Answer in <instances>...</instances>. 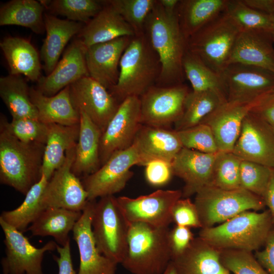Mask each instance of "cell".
Returning <instances> with one entry per match:
<instances>
[{
	"instance_id": "obj_51",
	"label": "cell",
	"mask_w": 274,
	"mask_h": 274,
	"mask_svg": "<svg viewBox=\"0 0 274 274\" xmlns=\"http://www.w3.org/2000/svg\"><path fill=\"white\" fill-rule=\"evenodd\" d=\"M264 248L257 251L255 257L269 273L274 274V227L270 229L264 244Z\"/></svg>"
},
{
	"instance_id": "obj_29",
	"label": "cell",
	"mask_w": 274,
	"mask_h": 274,
	"mask_svg": "<svg viewBox=\"0 0 274 274\" xmlns=\"http://www.w3.org/2000/svg\"><path fill=\"white\" fill-rule=\"evenodd\" d=\"M30 97L38 111V119L45 124L73 125L79 123L80 114L74 107L68 86L52 96L30 87Z\"/></svg>"
},
{
	"instance_id": "obj_2",
	"label": "cell",
	"mask_w": 274,
	"mask_h": 274,
	"mask_svg": "<svg viewBox=\"0 0 274 274\" xmlns=\"http://www.w3.org/2000/svg\"><path fill=\"white\" fill-rule=\"evenodd\" d=\"M161 70L158 55L145 32L135 36L121 58L117 83L109 91L120 102L129 96L140 97L157 84Z\"/></svg>"
},
{
	"instance_id": "obj_32",
	"label": "cell",
	"mask_w": 274,
	"mask_h": 274,
	"mask_svg": "<svg viewBox=\"0 0 274 274\" xmlns=\"http://www.w3.org/2000/svg\"><path fill=\"white\" fill-rule=\"evenodd\" d=\"M79 129V123L73 125L49 124L41 168V174L48 180L63 162L66 152L76 146Z\"/></svg>"
},
{
	"instance_id": "obj_6",
	"label": "cell",
	"mask_w": 274,
	"mask_h": 274,
	"mask_svg": "<svg viewBox=\"0 0 274 274\" xmlns=\"http://www.w3.org/2000/svg\"><path fill=\"white\" fill-rule=\"evenodd\" d=\"M241 29L225 11L187 40V50L219 75L229 65Z\"/></svg>"
},
{
	"instance_id": "obj_48",
	"label": "cell",
	"mask_w": 274,
	"mask_h": 274,
	"mask_svg": "<svg viewBox=\"0 0 274 274\" xmlns=\"http://www.w3.org/2000/svg\"><path fill=\"white\" fill-rule=\"evenodd\" d=\"M145 175L147 181L154 186L167 184L173 175L172 163L160 159L149 161L145 165Z\"/></svg>"
},
{
	"instance_id": "obj_33",
	"label": "cell",
	"mask_w": 274,
	"mask_h": 274,
	"mask_svg": "<svg viewBox=\"0 0 274 274\" xmlns=\"http://www.w3.org/2000/svg\"><path fill=\"white\" fill-rule=\"evenodd\" d=\"M82 212L60 208H47L30 225L29 230L33 236H52L61 246L70 239L69 233L80 218Z\"/></svg>"
},
{
	"instance_id": "obj_8",
	"label": "cell",
	"mask_w": 274,
	"mask_h": 274,
	"mask_svg": "<svg viewBox=\"0 0 274 274\" xmlns=\"http://www.w3.org/2000/svg\"><path fill=\"white\" fill-rule=\"evenodd\" d=\"M92 228L100 253L121 264L127 251L129 223L114 195L100 198L95 202Z\"/></svg>"
},
{
	"instance_id": "obj_26",
	"label": "cell",
	"mask_w": 274,
	"mask_h": 274,
	"mask_svg": "<svg viewBox=\"0 0 274 274\" xmlns=\"http://www.w3.org/2000/svg\"><path fill=\"white\" fill-rule=\"evenodd\" d=\"M220 253V250L198 237L172 262L177 274H229L221 262Z\"/></svg>"
},
{
	"instance_id": "obj_27",
	"label": "cell",
	"mask_w": 274,
	"mask_h": 274,
	"mask_svg": "<svg viewBox=\"0 0 274 274\" xmlns=\"http://www.w3.org/2000/svg\"><path fill=\"white\" fill-rule=\"evenodd\" d=\"M46 36L41 50V58L47 75L54 70L64 48L71 39L78 35L83 23L59 19L51 14L44 13Z\"/></svg>"
},
{
	"instance_id": "obj_46",
	"label": "cell",
	"mask_w": 274,
	"mask_h": 274,
	"mask_svg": "<svg viewBox=\"0 0 274 274\" xmlns=\"http://www.w3.org/2000/svg\"><path fill=\"white\" fill-rule=\"evenodd\" d=\"M176 131L184 148L207 153L219 152L214 134L207 124L199 123Z\"/></svg>"
},
{
	"instance_id": "obj_57",
	"label": "cell",
	"mask_w": 274,
	"mask_h": 274,
	"mask_svg": "<svg viewBox=\"0 0 274 274\" xmlns=\"http://www.w3.org/2000/svg\"><path fill=\"white\" fill-rule=\"evenodd\" d=\"M271 17L270 35L274 43V12L270 14Z\"/></svg>"
},
{
	"instance_id": "obj_41",
	"label": "cell",
	"mask_w": 274,
	"mask_h": 274,
	"mask_svg": "<svg viewBox=\"0 0 274 274\" xmlns=\"http://www.w3.org/2000/svg\"><path fill=\"white\" fill-rule=\"evenodd\" d=\"M0 125L19 141L27 144H46L49 124L38 119L31 118L12 119L9 122L1 115Z\"/></svg>"
},
{
	"instance_id": "obj_19",
	"label": "cell",
	"mask_w": 274,
	"mask_h": 274,
	"mask_svg": "<svg viewBox=\"0 0 274 274\" xmlns=\"http://www.w3.org/2000/svg\"><path fill=\"white\" fill-rule=\"evenodd\" d=\"M95 201H88L73 230L80 256L78 274H116L117 264L100 253L92 228Z\"/></svg>"
},
{
	"instance_id": "obj_25",
	"label": "cell",
	"mask_w": 274,
	"mask_h": 274,
	"mask_svg": "<svg viewBox=\"0 0 274 274\" xmlns=\"http://www.w3.org/2000/svg\"><path fill=\"white\" fill-rule=\"evenodd\" d=\"M103 2L102 9L84 24L78 35V38L86 48L120 37L135 36L132 28L115 9L107 1Z\"/></svg>"
},
{
	"instance_id": "obj_10",
	"label": "cell",
	"mask_w": 274,
	"mask_h": 274,
	"mask_svg": "<svg viewBox=\"0 0 274 274\" xmlns=\"http://www.w3.org/2000/svg\"><path fill=\"white\" fill-rule=\"evenodd\" d=\"M4 234L6 256L2 259L3 274H43L45 254L56 250L57 244L50 241L41 248L31 244L23 232L0 218Z\"/></svg>"
},
{
	"instance_id": "obj_44",
	"label": "cell",
	"mask_w": 274,
	"mask_h": 274,
	"mask_svg": "<svg viewBox=\"0 0 274 274\" xmlns=\"http://www.w3.org/2000/svg\"><path fill=\"white\" fill-rule=\"evenodd\" d=\"M272 168L254 162L242 160L240 166L241 188L263 199Z\"/></svg>"
},
{
	"instance_id": "obj_39",
	"label": "cell",
	"mask_w": 274,
	"mask_h": 274,
	"mask_svg": "<svg viewBox=\"0 0 274 274\" xmlns=\"http://www.w3.org/2000/svg\"><path fill=\"white\" fill-rule=\"evenodd\" d=\"M51 14L64 16L67 20L87 24L104 6L103 1L51 0L40 1Z\"/></svg>"
},
{
	"instance_id": "obj_58",
	"label": "cell",
	"mask_w": 274,
	"mask_h": 274,
	"mask_svg": "<svg viewBox=\"0 0 274 274\" xmlns=\"http://www.w3.org/2000/svg\"><path fill=\"white\" fill-rule=\"evenodd\" d=\"M272 127V130H273V132H274V127Z\"/></svg>"
},
{
	"instance_id": "obj_1",
	"label": "cell",
	"mask_w": 274,
	"mask_h": 274,
	"mask_svg": "<svg viewBox=\"0 0 274 274\" xmlns=\"http://www.w3.org/2000/svg\"><path fill=\"white\" fill-rule=\"evenodd\" d=\"M145 32L161 63L156 85L182 84L185 77L183 59L187 50V40L180 28L176 12L167 13L157 0L146 19Z\"/></svg>"
},
{
	"instance_id": "obj_15",
	"label": "cell",
	"mask_w": 274,
	"mask_h": 274,
	"mask_svg": "<svg viewBox=\"0 0 274 274\" xmlns=\"http://www.w3.org/2000/svg\"><path fill=\"white\" fill-rule=\"evenodd\" d=\"M69 86L74 107L79 113H85L102 133L121 102L89 76L79 79Z\"/></svg>"
},
{
	"instance_id": "obj_20",
	"label": "cell",
	"mask_w": 274,
	"mask_h": 274,
	"mask_svg": "<svg viewBox=\"0 0 274 274\" xmlns=\"http://www.w3.org/2000/svg\"><path fill=\"white\" fill-rule=\"evenodd\" d=\"M133 37H122L86 48L89 76L108 90L117 83L122 56Z\"/></svg>"
},
{
	"instance_id": "obj_4",
	"label": "cell",
	"mask_w": 274,
	"mask_h": 274,
	"mask_svg": "<svg viewBox=\"0 0 274 274\" xmlns=\"http://www.w3.org/2000/svg\"><path fill=\"white\" fill-rule=\"evenodd\" d=\"M273 224L269 210L246 211L218 226L202 228L199 237L220 250L252 252L264 245Z\"/></svg>"
},
{
	"instance_id": "obj_35",
	"label": "cell",
	"mask_w": 274,
	"mask_h": 274,
	"mask_svg": "<svg viewBox=\"0 0 274 274\" xmlns=\"http://www.w3.org/2000/svg\"><path fill=\"white\" fill-rule=\"evenodd\" d=\"M42 3L35 0H12L0 8V25H14L30 29L37 34L45 31Z\"/></svg>"
},
{
	"instance_id": "obj_18",
	"label": "cell",
	"mask_w": 274,
	"mask_h": 274,
	"mask_svg": "<svg viewBox=\"0 0 274 274\" xmlns=\"http://www.w3.org/2000/svg\"><path fill=\"white\" fill-rule=\"evenodd\" d=\"M262 96L254 101L227 100L201 121L211 128L219 151L232 152L245 117Z\"/></svg>"
},
{
	"instance_id": "obj_5",
	"label": "cell",
	"mask_w": 274,
	"mask_h": 274,
	"mask_svg": "<svg viewBox=\"0 0 274 274\" xmlns=\"http://www.w3.org/2000/svg\"><path fill=\"white\" fill-rule=\"evenodd\" d=\"M45 145L23 143L0 125V182L25 195L41 176Z\"/></svg>"
},
{
	"instance_id": "obj_3",
	"label": "cell",
	"mask_w": 274,
	"mask_h": 274,
	"mask_svg": "<svg viewBox=\"0 0 274 274\" xmlns=\"http://www.w3.org/2000/svg\"><path fill=\"white\" fill-rule=\"evenodd\" d=\"M169 230L141 222L129 223L123 267L132 274H162L172 260Z\"/></svg>"
},
{
	"instance_id": "obj_52",
	"label": "cell",
	"mask_w": 274,
	"mask_h": 274,
	"mask_svg": "<svg viewBox=\"0 0 274 274\" xmlns=\"http://www.w3.org/2000/svg\"><path fill=\"white\" fill-rule=\"evenodd\" d=\"M58 256H53L58 265V274H78L73 266L71 251L70 241L65 246L57 245Z\"/></svg>"
},
{
	"instance_id": "obj_59",
	"label": "cell",
	"mask_w": 274,
	"mask_h": 274,
	"mask_svg": "<svg viewBox=\"0 0 274 274\" xmlns=\"http://www.w3.org/2000/svg\"><path fill=\"white\" fill-rule=\"evenodd\" d=\"M230 274V273H229Z\"/></svg>"
},
{
	"instance_id": "obj_14",
	"label": "cell",
	"mask_w": 274,
	"mask_h": 274,
	"mask_svg": "<svg viewBox=\"0 0 274 274\" xmlns=\"http://www.w3.org/2000/svg\"><path fill=\"white\" fill-rule=\"evenodd\" d=\"M76 146L66 152L63 162L47 183L42 197L45 209L54 207L82 212L88 202L82 182L72 171Z\"/></svg>"
},
{
	"instance_id": "obj_24",
	"label": "cell",
	"mask_w": 274,
	"mask_h": 274,
	"mask_svg": "<svg viewBox=\"0 0 274 274\" xmlns=\"http://www.w3.org/2000/svg\"><path fill=\"white\" fill-rule=\"evenodd\" d=\"M273 42L270 33L241 30L229 64L240 63L262 68L274 73Z\"/></svg>"
},
{
	"instance_id": "obj_49",
	"label": "cell",
	"mask_w": 274,
	"mask_h": 274,
	"mask_svg": "<svg viewBox=\"0 0 274 274\" xmlns=\"http://www.w3.org/2000/svg\"><path fill=\"white\" fill-rule=\"evenodd\" d=\"M168 237L172 259L184 253L194 238L190 228L176 225L169 230Z\"/></svg>"
},
{
	"instance_id": "obj_16",
	"label": "cell",
	"mask_w": 274,
	"mask_h": 274,
	"mask_svg": "<svg viewBox=\"0 0 274 274\" xmlns=\"http://www.w3.org/2000/svg\"><path fill=\"white\" fill-rule=\"evenodd\" d=\"M232 152L242 160L274 168V132L251 111L245 117Z\"/></svg>"
},
{
	"instance_id": "obj_55",
	"label": "cell",
	"mask_w": 274,
	"mask_h": 274,
	"mask_svg": "<svg viewBox=\"0 0 274 274\" xmlns=\"http://www.w3.org/2000/svg\"><path fill=\"white\" fill-rule=\"evenodd\" d=\"M164 10L169 14H175L179 4V0H158Z\"/></svg>"
},
{
	"instance_id": "obj_30",
	"label": "cell",
	"mask_w": 274,
	"mask_h": 274,
	"mask_svg": "<svg viewBox=\"0 0 274 274\" xmlns=\"http://www.w3.org/2000/svg\"><path fill=\"white\" fill-rule=\"evenodd\" d=\"M10 69V74L24 75L35 82L41 75V65L39 53L27 39L15 37L4 39L0 43Z\"/></svg>"
},
{
	"instance_id": "obj_31",
	"label": "cell",
	"mask_w": 274,
	"mask_h": 274,
	"mask_svg": "<svg viewBox=\"0 0 274 274\" xmlns=\"http://www.w3.org/2000/svg\"><path fill=\"white\" fill-rule=\"evenodd\" d=\"M229 0H182L176 14L181 31L187 40L217 18L226 9Z\"/></svg>"
},
{
	"instance_id": "obj_12",
	"label": "cell",
	"mask_w": 274,
	"mask_h": 274,
	"mask_svg": "<svg viewBox=\"0 0 274 274\" xmlns=\"http://www.w3.org/2000/svg\"><path fill=\"white\" fill-rule=\"evenodd\" d=\"M181 198L182 190H158L136 198L119 196L116 200L129 224L141 222L156 227H168L173 222V207Z\"/></svg>"
},
{
	"instance_id": "obj_54",
	"label": "cell",
	"mask_w": 274,
	"mask_h": 274,
	"mask_svg": "<svg viewBox=\"0 0 274 274\" xmlns=\"http://www.w3.org/2000/svg\"><path fill=\"white\" fill-rule=\"evenodd\" d=\"M265 205L267 206L274 224V168L272 169L270 181L264 196Z\"/></svg>"
},
{
	"instance_id": "obj_40",
	"label": "cell",
	"mask_w": 274,
	"mask_h": 274,
	"mask_svg": "<svg viewBox=\"0 0 274 274\" xmlns=\"http://www.w3.org/2000/svg\"><path fill=\"white\" fill-rule=\"evenodd\" d=\"M225 11L241 30H254L270 34V15L245 4L242 0H229Z\"/></svg>"
},
{
	"instance_id": "obj_34",
	"label": "cell",
	"mask_w": 274,
	"mask_h": 274,
	"mask_svg": "<svg viewBox=\"0 0 274 274\" xmlns=\"http://www.w3.org/2000/svg\"><path fill=\"white\" fill-rule=\"evenodd\" d=\"M0 96L12 119H38L37 110L30 99V88L21 75L1 77Z\"/></svg>"
},
{
	"instance_id": "obj_45",
	"label": "cell",
	"mask_w": 274,
	"mask_h": 274,
	"mask_svg": "<svg viewBox=\"0 0 274 274\" xmlns=\"http://www.w3.org/2000/svg\"><path fill=\"white\" fill-rule=\"evenodd\" d=\"M220 260L224 267L234 274H269L250 251L222 250Z\"/></svg>"
},
{
	"instance_id": "obj_53",
	"label": "cell",
	"mask_w": 274,
	"mask_h": 274,
	"mask_svg": "<svg viewBox=\"0 0 274 274\" xmlns=\"http://www.w3.org/2000/svg\"><path fill=\"white\" fill-rule=\"evenodd\" d=\"M249 7L270 15L274 12V0H242Z\"/></svg>"
},
{
	"instance_id": "obj_47",
	"label": "cell",
	"mask_w": 274,
	"mask_h": 274,
	"mask_svg": "<svg viewBox=\"0 0 274 274\" xmlns=\"http://www.w3.org/2000/svg\"><path fill=\"white\" fill-rule=\"evenodd\" d=\"M172 218L176 225L202 227L195 204L189 198H181L176 201L172 210Z\"/></svg>"
},
{
	"instance_id": "obj_50",
	"label": "cell",
	"mask_w": 274,
	"mask_h": 274,
	"mask_svg": "<svg viewBox=\"0 0 274 274\" xmlns=\"http://www.w3.org/2000/svg\"><path fill=\"white\" fill-rule=\"evenodd\" d=\"M251 112L274 127V89L264 95Z\"/></svg>"
},
{
	"instance_id": "obj_56",
	"label": "cell",
	"mask_w": 274,
	"mask_h": 274,
	"mask_svg": "<svg viewBox=\"0 0 274 274\" xmlns=\"http://www.w3.org/2000/svg\"><path fill=\"white\" fill-rule=\"evenodd\" d=\"M162 274H177L172 261Z\"/></svg>"
},
{
	"instance_id": "obj_21",
	"label": "cell",
	"mask_w": 274,
	"mask_h": 274,
	"mask_svg": "<svg viewBox=\"0 0 274 274\" xmlns=\"http://www.w3.org/2000/svg\"><path fill=\"white\" fill-rule=\"evenodd\" d=\"M217 153H207L183 147L178 153L172 166L173 175L184 182L182 198H189L203 188L212 186Z\"/></svg>"
},
{
	"instance_id": "obj_22",
	"label": "cell",
	"mask_w": 274,
	"mask_h": 274,
	"mask_svg": "<svg viewBox=\"0 0 274 274\" xmlns=\"http://www.w3.org/2000/svg\"><path fill=\"white\" fill-rule=\"evenodd\" d=\"M85 51L81 41L78 38L74 40L53 71L41 77L37 88L47 96H52L79 79L89 76Z\"/></svg>"
},
{
	"instance_id": "obj_13",
	"label": "cell",
	"mask_w": 274,
	"mask_h": 274,
	"mask_svg": "<svg viewBox=\"0 0 274 274\" xmlns=\"http://www.w3.org/2000/svg\"><path fill=\"white\" fill-rule=\"evenodd\" d=\"M189 92L183 83L150 87L140 97L142 124L163 128L175 124L183 113Z\"/></svg>"
},
{
	"instance_id": "obj_9",
	"label": "cell",
	"mask_w": 274,
	"mask_h": 274,
	"mask_svg": "<svg viewBox=\"0 0 274 274\" xmlns=\"http://www.w3.org/2000/svg\"><path fill=\"white\" fill-rule=\"evenodd\" d=\"M141 159L135 146L114 154L98 169L84 177L82 184L88 201L114 195L122 190L133 176L132 166Z\"/></svg>"
},
{
	"instance_id": "obj_37",
	"label": "cell",
	"mask_w": 274,
	"mask_h": 274,
	"mask_svg": "<svg viewBox=\"0 0 274 274\" xmlns=\"http://www.w3.org/2000/svg\"><path fill=\"white\" fill-rule=\"evenodd\" d=\"M49 180L41 174L40 180L25 195L22 203L16 209L3 211L0 218L8 224L24 232L30 225L45 209L42 203V197Z\"/></svg>"
},
{
	"instance_id": "obj_23",
	"label": "cell",
	"mask_w": 274,
	"mask_h": 274,
	"mask_svg": "<svg viewBox=\"0 0 274 274\" xmlns=\"http://www.w3.org/2000/svg\"><path fill=\"white\" fill-rule=\"evenodd\" d=\"M133 145L141 159L140 165L149 161L160 159L172 162L183 148L176 130L142 124Z\"/></svg>"
},
{
	"instance_id": "obj_36",
	"label": "cell",
	"mask_w": 274,
	"mask_h": 274,
	"mask_svg": "<svg viewBox=\"0 0 274 274\" xmlns=\"http://www.w3.org/2000/svg\"><path fill=\"white\" fill-rule=\"evenodd\" d=\"M227 100L226 94L217 91H190L185 99L183 113L174 124L175 130L186 129L199 124Z\"/></svg>"
},
{
	"instance_id": "obj_11",
	"label": "cell",
	"mask_w": 274,
	"mask_h": 274,
	"mask_svg": "<svg viewBox=\"0 0 274 274\" xmlns=\"http://www.w3.org/2000/svg\"><path fill=\"white\" fill-rule=\"evenodd\" d=\"M142 125L140 97L126 98L121 102L101 134L99 147L100 166L114 154L132 145Z\"/></svg>"
},
{
	"instance_id": "obj_42",
	"label": "cell",
	"mask_w": 274,
	"mask_h": 274,
	"mask_svg": "<svg viewBox=\"0 0 274 274\" xmlns=\"http://www.w3.org/2000/svg\"><path fill=\"white\" fill-rule=\"evenodd\" d=\"M241 161L232 152L219 151L214 165L212 186L227 190L241 188Z\"/></svg>"
},
{
	"instance_id": "obj_43",
	"label": "cell",
	"mask_w": 274,
	"mask_h": 274,
	"mask_svg": "<svg viewBox=\"0 0 274 274\" xmlns=\"http://www.w3.org/2000/svg\"><path fill=\"white\" fill-rule=\"evenodd\" d=\"M107 2L132 28L135 36L145 33L146 19L156 0H109Z\"/></svg>"
},
{
	"instance_id": "obj_38",
	"label": "cell",
	"mask_w": 274,
	"mask_h": 274,
	"mask_svg": "<svg viewBox=\"0 0 274 274\" xmlns=\"http://www.w3.org/2000/svg\"><path fill=\"white\" fill-rule=\"evenodd\" d=\"M183 68L185 76L191 85L192 91L215 90L226 95L221 76L188 50L183 57Z\"/></svg>"
},
{
	"instance_id": "obj_28",
	"label": "cell",
	"mask_w": 274,
	"mask_h": 274,
	"mask_svg": "<svg viewBox=\"0 0 274 274\" xmlns=\"http://www.w3.org/2000/svg\"><path fill=\"white\" fill-rule=\"evenodd\" d=\"M79 134L72 171L84 177L100 167L99 147L101 131L83 112H80Z\"/></svg>"
},
{
	"instance_id": "obj_17",
	"label": "cell",
	"mask_w": 274,
	"mask_h": 274,
	"mask_svg": "<svg viewBox=\"0 0 274 274\" xmlns=\"http://www.w3.org/2000/svg\"><path fill=\"white\" fill-rule=\"evenodd\" d=\"M221 76L227 100L254 101L274 89V73L256 66L230 64Z\"/></svg>"
},
{
	"instance_id": "obj_7",
	"label": "cell",
	"mask_w": 274,
	"mask_h": 274,
	"mask_svg": "<svg viewBox=\"0 0 274 274\" xmlns=\"http://www.w3.org/2000/svg\"><path fill=\"white\" fill-rule=\"evenodd\" d=\"M195 195L194 202L201 228L223 223L246 211L262 210L266 206L263 198L242 188L227 190L209 186Z\"/></svg>"
}]
</instances>
